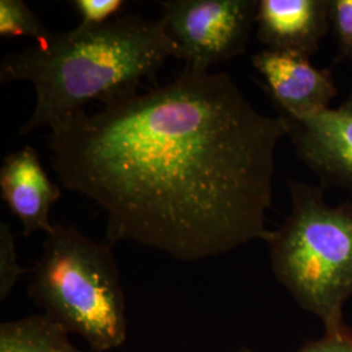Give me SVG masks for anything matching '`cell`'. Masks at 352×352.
I'll return each instance as SVG.
<instances>
[{"label": "cell", "mask_w": 352, "mask_h": 352, "mask_svg": "<svg viewBox=\"0 0 352 352\" xmlns=\"http://www.w3.org/2000/svg\"><path fill=\"white\" fill-rule=\"evenodd\" d=\"M283 119L258 113L226 74L186 71L51 129L52 167L98 204L107 241L199 261L269 239Z\"/></svg>", "instance_id": "cell-1"}, {"label": "cell", "mask_w": 352, "mask_h": 352, "mask_svg": "<svg viewBox=\"0 0 352 352\" xmlns=\"http://www.w3.org/2000/svg\"><path fill=\"white\" fill-rule=\"evenodd\" d=\"M175 45L161 19L115 17L100 26L77 25L25 51L4 56L0 81H29L36 106L20 128L28 135L60 124L85 111L90 102L111 106L138 94L144 78L155 75Z\"/></svg>", "instance_id": "cell-2"}, {"label": "cell", "mask_w": 352, "mask_h": 352, "mask_svg": "<svg viewBox=\"0 0 352 352\" xmlns=\"http://www.w3.org/2000/svg\"><path fill=\"white\" fill-rule=\"evenodd\" d=\"M289 217L266 240L272 270L324 333H338L352 296V205H331L322 189L302 182L289 180Z\"/></svg>", "instance_id": "cell-3"}, {"label": "cell", "mask_w": 352, "mask_h": 352, "mask_svg": "<svg viewBox=\"0 0 352 352\" xmlns=\"http://www.w3.org/2000/svg\"><path fill=\"white\" fill-rule=\"evenodd\" d=\"M29 298L94 352L113 351L128 334L126 296L110 244L75 226L54 225L33 269Z\"/></svg>", "instance_id": "cell-4"}, {"label": "cell", "mask_w": 352, "mask_h": 352, "mask_svg": "<svg viewBox=\"0 0 352 352\" xmlns=\"http://www.w3.org/2000/svg\"><path fill=\"white\" fill-rule=\"evenodd\" d=\"M257 7L256 0H168L160 19L186 71L208 74L245 51Z\"/></svg>", "instance_id": "cell-5"}, {"label": "cell", "mask_w": 352, "mask_h": 352, "mask_svg": "<svg viewBox=\"0 0 352 352\" xmlns=\"http://www.w3.org/2000/svg\"><path fill=\"white\" fill-rule=\"evenodd\" d=\"M283 122L298 157L321 183L352 195V97L312 118Z\"/></svg>", "instance_id": "cell-6"}, {"label": "cell", "mask_w": 352, "mask_h": 352, "mask_svg": "<svg viewBox=\"0 0 352 352\" xmlns=\"http://www.w3.org/2000/svg\"><path fill=\"white\" fill-rule=\"evenodd\" d=\"M253 67L280 110V118L299 122L330 109L338 89L329 69H320L308 56L264 49L252 56Z\"/></svg>", "instance_id": "cell-7"}, {"label": "cell", "mask_w": 352, "mask_h": 352, "mask_svg": "<svg viewBox=\"0 0 352 352\" xmlns=\"http://www.w3.org/2000/svg\"><path fill=\"white\" fill-rule=\"evenodd\" d=\"M0 190L1 199L20 219L25 236L37 231L50 234L54 228L51 208L60 199L62 190L46 174L36 149L26 145L4 158L0 168Z\"/></svg>", "instance_id": "cell-8"}, {"label": "cell", "mask_w": 352, "mask_h": 352, "mask_svg": "<svg viewBox=\"0 0 352 352\" xmlns=\"http://www.w3.org/2000/svg\"><path fill=\"white\" fill-rule=\"evenodd\" d=\"M256 26L265 49L309 58L330 30L327 0H260Z\"/></svg>", "instance_id": "cell-9"}, {"label": "cell", "mask_w": 352, "mask_h": 352, "mask_svg": "<svg viewBox=\"0 0 352 352\" xmlns=\"http://www.w3.org/2000/svg\"><path fill=\"white\" fill-rule=\"evenodd\" d=\"M0 352H82L68 333L45 314L4 321L0 325Z\"/></svg>", "instance_id": "cell-10"}, {"label": "cell", "mask_w": 352, "mask_h": 352, "mask_svg": "<svg viewBox=\"0 0 352 352\" xmlns=\"http://www.w3.org/2000/svg\"><path fill=\"white\" fill-rule=\"evenodd\" d=\"M0 36L34 38L36 43H42L52 33L24 1L0 0Z\"/></svg>", "instance_id": "cell-11"}, {"label": "cell", "mask_w": 352, "mask_h": 352, "mask_svg": "<svg viewBox=\"0 0 352 352\" xmlns=\"http://www.w3.org/2000/svg\"><path fill=\"white\" fill-rule=\"evenodd\" d=\"M29 270L17 263L12 230L8 223H0V300H7L16 283Z\"/></svg>", "instance_id": "cell-12"}, {"label": "cell", "mask_w": 352, "mask_h": 352, "mask_svg": "<svg viewBox=\"0 0 352 352\" xmlns=\"http://www.w3.org/2000/svg\"><path fill=\"white\" fill-rule=\"evenodd\" d=\"M327 17L340 56L352 60V0H327Z\"/></svg>", "instance_id": "cell-13"}, {"label": "cell", "mask_w": 352, "mask_h": 352, "mask_svg": "<svg viewBox=\"0 0 352 352\" xmlns=\"http://www.w3.org/2000/svg\"><path fill=\"white\" fill-rule=\"evenodd\" d=\"M123 0H75L72 6L81 16V26H100L118 17L124 7Z\"/></svg>", "instance_id": "cell-14"}, {"label": "cell", "mask_w": 352, "mask_h": 352, "mask_svg": "<svg viewBox=\"0 0 352 352\" xmlns=\"http://www.w3.org/2000/svg\"><path fill=\"white\" fill-rule=\"evenodd\" d=\"M235 352H256L250 347H239ZM296 352H352V327L338 333H324L321 338L308 340Z\"/></svg>", "instance_id": "cell-15"}]
</instances>
